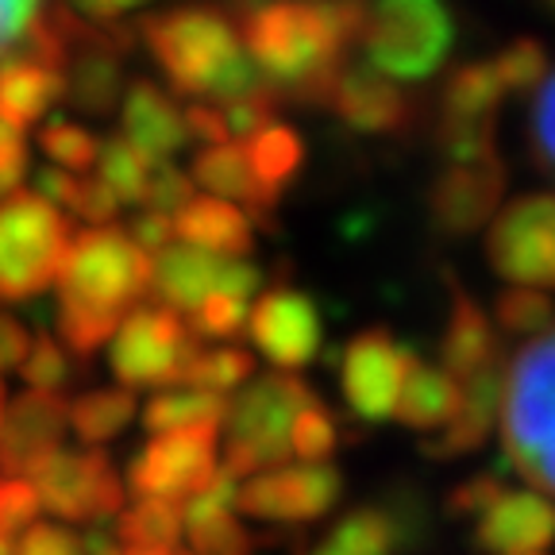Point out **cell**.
I'll return each instance as SVG.
<instances>
[{"label":"cell","mask_w":555,"mask_h":555,"mask_svg":"<svg viewBox=\"0 0 555 555\" xmlns=\"http://www.w3.org/2000/svg\"><path fill=\"white\" fill-rule=\"evenodd\" d=\"M66 413L74 436L86 448H101V443L116 440L131 425V416L139 413V405H135V393L124 390V386H101V390L81 393Z\"/></svg>","instance_id":"30"},{"label":"cell","mask_w":555,"mask_h":555,"mask_svg":"<svg viewBox=\"0 0 555 555\" xmlns=\"http://www.w3.org/2000/svg\"><path fill=\"white\" fill-rule=\"evenodd\" d=\"M27 173V143L20 131H12L9 124L0 120V197L16 193V185L24 182Z\"/></svg>","instance_id":"52"},{"label":"cell","mask_w":555,"mask_h":555,"mask_svg":"<svg viewBox=\"0 0 555 555\" xmlns=\"http://www.w3.org/2000/svg\"><path fill=\"white\" fill-rule=\"evenodd\" d=\"M274 113H278L274 96H255V101H240V104H228V108H220V116H224V128H228V139L259 135L262 128H270V124H274Z\"/></svg>","instance_id":"50"},{"label":"cell","mask_w":555,"mask_h":555,"mask_svg":"<svg viewBox=\"0 0 555 555\" xmlns=\"http://www.w3.org/2000/svg\"><path fill=\"white\" fill-rule=\"evenodd\" d=\"M185 532H190L193 555H251L255 552V540H251V532H247V525H240L232 513L185 525Z\"/></svg>","instance_id":"44"},{"label":"cell","mask_w":555,"mask_h":555,"mask_svg":"<svg viewBox=\"0 0 555 555\" xmlns=\"http://www.w3.org/2000/svg\"><path fill=\"white\" fill-rule=\"evenodd\" d=\"M27 347H31V332L0 305V371H20Z\"/></svg>","instance_id":"57"},{"label":"cell","mask_w":555,"mask_h":555,"mask_svg":"<svg viewBox=\"0 0 555 555\" xmlns=\"http://www.w3.org/2000/svg\"><path fill=\"white\" fill-rule=\"evenodd\" d=\"M182 116H185L190 139H197V143H205V147L232 143V139H228V128H224V116H220V108H212V104H190Z\"/></svg>","instance_id":"55"},{"label":"cell","mask_w":555,"mask_h":555,"mask_svg":"<svg viewBox=\"0 0 555 555\" xmlns=\"http://www.w3.org/2000/svg\"><path fill=\"white\" fill-rule=\"evenodd\" d=\"M247 317H251V301L232 294H212L193 312L190 332L197 339H235L247 332Z\"/></svg>","instance_id":"43"},{"label":"cell","mask_w":555,"mask_h":555,"mask_svg":"<svg viewBox=\"0 0 555 555\" xmlns=\"http://www.w3.org/2000/svg\"><path fill=\"white\" fill-rule=\"evenodd\" d=\"M366 4H240L232 20L278 101L324 108L356 47Z\"/></svg>","instance_id":"1"},{"label":"cell","mask_w":555,"mask_h":555,"mask_svg":"<svg viewBox=\"0 0 555 555\" xmlns=\"http://www.w3.org/2000/svg\"><path fill=\"white\" fill-rule=\"evenodd\" d=\"M66 401L54 393L24 390L0 416V478H24L62 448L69 428Z\"/></svg>","instance_id":"17"},{"label":"cell","mask_w":555,"mask_h":555,"mask_svg":"<svg viewBox=\"0 0 555 555\" xmlns=\"http://www.w3.org/2000/svg\"><path fill=\"white\" fill-rule=\"evenodd\" d=\"M4 405H9V398H4V378H0V416H4Z\"/></svg>","instance_id":"59"},{"label":"cell","mask_w":555,"mask_h":555,"mask_svg":"<svg viewBox=\"0 0 555 555\" xmlns=\"http://www.w3.org/2000/svg\"><path fill=\"white\" fill-rule=\"evenodd\" d=\"M490 363H502V336H498L490 312L467 289L451 282V312L440 336V363L436 366L455 382H467L470 374Z\"/></svg>","instance_id":"23"},{"label":"cell","mask_w":555,"mask_h":555,"mask_svg":"<svg viewBox=\"0 0 555 555\" xmlns=\"http://www.w3.org/2000/svg\"><path fill=\"white\" fill-rule=\"evenodd\" d=\"M173 240L217 259H247L255 251V224L243 208L217 197H193L173 217Z\"/></svg>","instance_id":"25"},{"label":"cell","mask_w":555,"mask_h":555,"mask_svg":"<svg viewBox=\"0 0 555 555\" xmlns=\"http://www.w3.org/2000/svg\"><path fill=\"white\" fill-rule=\"evenodd\" d=\"M324 108H332L339 124L356 135H401L416 116L409 93L378 78L363 62H344Z\"/></svg>","instance_id":"18"},{"label":"cell","mask_w":555,"mask_h":555,"mask_svg":"<svg viewBox=\"0 0 555 555\" xmlns=\"http://www.w3.org/2000/svg\"><path fill=\"white\" fill-rule=\"evenodd\" d=\"M494 321L509 336L537 339L555 324V301L537 289H502L494 301Z\"/></svg>","instance_id":"39"},{"label":"cell","mask_w":555,"mask_h":555,"mask_svg":"<svg viewBox=\"0 0 555 555\" xmlns=\"http://www.w3.org/2000/svg\"><path fill=\"white\" fill-rule=\"evenodd\" d=\"M228 421V398L201 390H163L143 405V428L151 436L190 433V428H220Z\"/></svg>","instance_id":"29"},{"label":"cell","mask_w":555,"mask_h":555,"mask_svg":"<svg viewBox=\"0 0 555 555\" xmlns=\"http://www.w3.org/2000/svg\"><path fill=\"white\" fill-rule=\"evenodd\" d=\"M529 151H532V163H537L547 178H555V69H547L544 86L532 96Z\"/></svg>","instance_id":"46"},{"label":"cell","mask_w":555,"mask_h":555,"mask_svg":"<svg viewBox=\"0 0 555 555\" xmlns=\"http://www.w3.org/2000/svg\"><path fill=\"white\" fill-rule=\"evenodd\" d=\"M486 262L513 289H555V193L513 197L486 232Z\"/></svg>","instance_id":"9"},{"label":"cell","mask_w":555,"mask_h":555,"mask_svg":"<svg viewBox=\"0 0 555 555\" xmlns=\"http://www.w3.org/2000/svg\"><path fill=\"white\" fill-rule=\"evenodd\" d=\"M190 201H193L190 173L178 170L173 163L151 166V182H147V193H143V208H147V212H158V217L173 220Z\"/></svg>","instance_id":"47"},{"label":"cell","mask_w":555,"mask_h":555,"mask_svg":"<svg viewBox=\"0 0 555 555\" xmlns=\"http://www.w3.org/2000/svg\"><path fill=\"white\" fill-rule=\"evenodd\" d=\"M339 448V421L321 398L312 401L309 409H301L289 428V455L312 467V463H328Z\"/></svg>","instance_id":"40"},{"label":"cell","mask_w":555,"mask_h":555,"mask_svg":"<svg viewBox=\"0 0 555 555\" xmlns=\"http://www.w3.org/2000/svg\"><path fill=\"white\" fill-rule=\"evenodd\" d=\"M220 433L217 428H190V433L151 436L131 455L124 486L139 498L158 502H190L201 486L220 470Z\"/></svg>","instance_id":"11"},{"label":"cell","mask_w":555,"mask_h":555,"mask_svg":"<svg viewBox=\"0 0 555 555\" xmlns=\"http://www.w3.org/2000/svg\"><path fill=\"white\" fill-rule=\"evenodd\" d=\"M143 43L163 66L173 93L208 101L212 86L243 54L240 27L224 9H170L143 16Z\"/></svg>","instance_id":"5"},{"label":"cell","mask_w":555,"mask_h":555,"mask_svg":"<svg viewBox=\"0 0 555 555\" xmlns=\"http://www.w3.org/2000/svg\"><path fill=\"white\" fill-rule=\"evenodd\" d=\"M317 401L297 374H262L235 401H228V443L220 467L232 478L262 475L289 460V428L297 413Z\"/></svg>","instance_id":"6"},{"label":"cell","mask_w":555,"mask_h":555,"mask_svg":"<svg viewBox=\"0 0 555 555\" xmlns=\"http://www.w3.org/2000/svg\"><path fill=\"white\" fill-rule=\"evenodd\" d=\"M378 505H382V513L390 517L401 552H413V547L425 544L428 529H433V509H428V502L421 498V490H413V486H393Z\"/></svg>","instance_id":"42"},{"label":"cell","mask_w":555,"mask_h":555,"mask_svg":"<svg viewBox=\"0 0 555 555\" xmlns=\"http://www.w3.org/2000/svg\"><path fill=\"white\" fill-rule=\"evenodd\" d=\"M344 498V475L332 463H297L247 478L235 494V509L270 525H312L328 517Z\"/></svg>","instance_id":"14"},{"label":"cell","mask_w":555,"mask_h":555,"mask_svg":"<svg viewBox=\"0 0 555 555\" xmlns=\"http://www.w3.org/2000/svg\"><path fill=\"white\" fill-rule=\"evenodd\" d=\"M251 378H255L251 351H243V347H212V351H205V347H201V356L193 359L182 386L185 390L224 398L228 390H235V386H243V382H251Z\"/></svg>","instance_id":"36"},{"label":"cell","mask_w":555,"mask_h":555,"mask_svg":"<svg viewBox=\"0 0 555 555\" xmlns=\"http://www.w3.org/2000/svg\"><path fill=\"white\" fill-rule=\"evenodd\" d=\"M547 62H552L547 47L532 35H520L490 59V69H494L502 93H537L547 78Z\"/></svg>","instance_id":"37"},{"label":"cell","mask_w":555,"mask_h":555,"mask_svg":"<svg viewBox=\"0 0 555 555\" xmlns=\"http://www.w3.org/2000/svg\"><path fill=\"white\" fill-rule=\"evenodd\" d=\"M552 16H555V4H552Z\"/></svg>","instance_id":"60"},{"label":"cell","mask_w":555,"mask_h":555,"mask_svg":"<svg viewBox=\"0 0 555 555\" xmlns=\"http://www.w3.org/2000/svg\"><path fill=\"white\" fill-rule=\"evenodd\" d=\"M39 494L27 478H0V537L27 532L39 520Z\"/></svg>","instance_id":"48"},{"label":"cell","mask_w":555,"mask_h":555,"mask_svg":"<svg viewBox=\"0 0 555 555\" xmlns=\"http://www.w3.org/2000/svg\"><path fill=\"white\" fill-rule=\"evenodd\" d=\"M39 505L74 525H101L124 513V475L104 448H59L51 460L31 470Z\"/></svg>","instance_id":"10"},{"label":"cell","mask_w":555,"mask_h":555,"mask_svg":"<svg viewBox=\"0 0 555 555\" xmlns=\"http://www.w3.org/2000/svg\"><path fill=\"white\" fill-rule=\"evenodd\" d=\"M243 155H247V166H251L255 182L262 185V193H267L270 201H282L286 185L294 182L305 166V139L297 128L274 120L270 128H262L259 135L247 139Z\"/></svg>","instance_id":"28"},{"label":"cell","mask_w":555,"mask_h":555,"mask_svg":"<svg viewBox=\"0 0 555 555\" xmlns=\"http://www.w3.org/2000/svg\"><path fill=\"white\" fill-rule=\"evenodd\" d=\"M502 448L537 494H555V324L505 366Z\"/></svg>","instance_id":"3"},{"label":"cell","mask_w":555,"mask_h":555,"mask_svg":"<svg viewBox=\"0 0 555 555\" xmlns=\"http://www.w3.org/2000/svg\"><path fill=\"white\" fill-rule=\"evenodd\" d=\"M190 182L205 185L217 201H228V205L240 208L251 217L255 228H274V208L278 201H270L262 193V185L255 182L251 166H247V155H243L240 143H220V147H201V155L193 158V173Z\"/></svg>","instance_id":"26"},{"label":"cell","mask_w":555,"mask_h":555,"mask_svg":"<svg viewBox=\"0 0 555 555\" xmlns=\"http://www.w3.org/2000/svg\"><path fill=\"white\" fill-rule=\"evenodd\" d=\"M502 86H498L490 62H467L448 74L440 89V116L443 120H498L502 104Z\"/></svg>","instance_id":"31"},{"label":"cell","mask_w":555,"mask_h":555,"mask_svg":"<svg viewBox=\"0 0 555 555\" xmlns=\"http://www.w3.org/2000/svg\"><path fill=\"white\" fill-rule=\"evenodd\" d=\"M124 235H128V240L135 243L143 255H158L163 247H170V243H173V220L143 208V212H135V217L128 220Z\"/></svg>","instance_id":"53"},{"label":"cell","mask_w":555,"mask_h":555,"mask_svg":"<svg viewBox=\"0 0 555 555\" xmlns=\"http://www.w3.org/2000/svg\"><path fill=\"white\" fill-rule=\"evenodd\" d=\"M393 552H398V537H393V525L382 513V505H359V509L344 513L332 525V532L317 544L312 555H393Z\"/></svg>","instance_id":"33"},{"label":"cell","mask_w":555,"mask_h":555,"mask_svg":"<svg viewBox=\"0 0 555 555\" xmlns=\"http://www.w3.org/2000/svg\"><path fill=\"white\" fill-rule=\"evenodd\" d=\"M151 294V255L124 228H81L59 274V336L78 359H93L131 309Z\"/></svg>","instance_id":"2"},{"label":"cell","mask_w":555,"mask_h":555,"mask_svg":"<svg viewBox=\"0 0 555 555\" xmlns=\"http://www.w3.org/2000/svg\"><path fill=\"white\" fill-rule=\"evenodd\" d=\"M16 555H86L81 552V537H74L62 525H51V520H35L31 529L20 532Z\"/></svg>","instance_id":"49"},{"label":"cell","mask_w":555,"mask_h":555,"mask_svg":"<svg viewBox=\"0 0 555 555\" xmlns=\"http://www.w3.org/2000/svg\"><path fill=\"white\" fill-rule=\"evenodd\" d=\"M81 20V16H78ZM86 24V20H81ZM62 86H66V101L86 116H108L120 108L124 89V54L116 47L101 43L93 31H81V39L69 47L66 62H62Z\"/></svg>","instance_id":"21"},{"label":"cell","mask_w":555,"mask_h":555,"mask_svg":"<svg viewBox=\"0 0 555 555\" xmlns=\"http://www.w3.org/2000/svg\"><path fill=\"white\" fill-rule=\"evenodd\" d=\"M20 374H24L27 390L54 393V398H62V390L78 378V371H74V363H69V356H66V347H62L59 339H51V336H35L31 339L24 363H20Z\"/></svg>","instance_id":"41"},{"label":"cell","mask_w":555,"mask_h":555,"mask_svg":"<svg viewBox=\"0 0 555 555\" xmlns=\"http://www.w3.org/2000/svg\"><path fill=\"white\" fill-rule=\"evenodd\" d=\"M262 286V270L247 259H217L185 243H170L158 255H151V289L158 294V305L170 312H197L212 294H232L251 301V294Z\"/></svg>","instance_id":"12"},{"label":"cell","mask_w":555,"mask_h":555,"mask_svg":"<svg viewBox=\"0 0 555 555\" xmlns=\"http://www.w3.org/2000/svg\"><path fill=\"white\" fill-rule=\"evenodd\" d=\"M151 166L155 163H147L139 151H131L120 135L101 139V151H96V182L113 193L116 205H143Z\"/></svg>","instance_id":"34"},{"label":"cell","mask_w":555,"mask_h":555,"mask_svg":"<svg viewBox=\"0 0 555 555\" xmlns=\"http://www.w3.org/2000/svg\"><path fill=\"white\" fill-rule=\"evenodd\" d=\"M39 151H43L59 170H66V173L78 178V173H86L96 166L101 139L74 120H51V124L39 128Z\"/></svg>","instance_id":"38"},{"label":"cell","mask_w":555,"mask_h":555,"mask_svg":"<svg viewBox=\"0 0 555 555\" xmlns=\"http://www.w3.org/2000/svg\"><path fill=\"white\" fill-rule=\"evenodd\" d=\"M78 185H81V178H74V173L59 170V166H43V170H35V190L31 193H39L47 205H54L62 212V208H74V201H78Z\"/></svg>","instance_id":"54"},{"label":"cell","mask_w":555,"mask_h":555,"mask_svg":"<svg viewBox=\"0 0 555 555\" xmlns=\"http://www.w3.org/2000/svg\"><path fill=\"white\" fill-rule=\"evenodd\" d=\"M62 66L27 59L20 51H9L0 59V120L12 131H27L39 124L54 104L62 101Z\"/></svg>","instance_id":"24"},{"label":"cell","mask_w":555,"mask_h":555,"mask_svg":"<svg viewBox=\"0 0 555 555\" xmlns=\"http://www.w3.org/2000/svg\"><path fill=\"white\" fill-rule=\"evenodd\" d=\"M475 547L482 555H552L555 502L537 490H505L475 520Z\"/></svg>","instance_id":"19"},{"label":"cell","mask_w":555,"mask_h":555,"mask_svg":"<svg viewBox=\"0 0 555 555\" xmlns=\"http://www.w3.org/2000/svg\"><path fill=\"white\" fill-rule=\"evenodd\" d=\"M460 24L455 12L436 4V0H386L366 9L359 27V51L363 66L374 69L386 81H433L443 69V62L455 51Z\"/></svg>","instance_id":"4"},{"label":"cell","mask_w":555,"mask_h":555,"mask_svg":"<svg viewBox=\"0 0 555 555\" xmlns=\"http://www.w3.org/2000/svg\"><path fill=\"white\" fill-rule=\"evenodd\" d=\"M201 356V339L178 312L163 305H135L113 336L108 366L124 390H173Z\"/></svg>","instance_id":"8"},{"label":"cell","mask_w":555,"mask_h":555,"mask_svg":"<svg viewBox=\"0 0 555 555\" xmlns=\"http://www.w3.org/2000/svg\"><path fill=\"white\" fill-rule=\"evenodd\" d=\"M120 128L124 143L147 158V163H170L178 151L190 143L182 108L163 86L147 78H135L124 89L120 101Z\"/></svg>","instance_id":"20"},{"label":"cell","mask_w":555,"mask_h":555,"mask_svg":"<svg viewBox=\"0 0 555 555\" xmlns=\"http://www.w3.org/2000/svg\"><path fill=\"white\" fill-rule=\"evenodd\" d=\"M74 228L39 193L16 190L0 201V297L31 301L59 282Z\"/></svg>","instance_id":"7"},{"label":"cell","mask_w":555,"mask_h":555,"mask_svg":"<svg viewBox=\"0 0 555 555\" xmlns=\"http://www.w3.org/2000/svg\"><path fill=\"white\" fill-rule=\"evenodd\" d=\"M43 4H20V0H0V59L24 39V31L35 24Z\"/></svg>","instance_id":"56"},{"label":"cell","mask_w":555,"mask_h":555,"mask_svg":"<svg viewBox=\"0 0 555 555\" xmlns=\"http://www.w3.org/2000/svg\"><path fill=\"white\" fill-rule=\"evenodd\" d=\"M455 413H460V382L421 356L409 359L393 421L405 425L409 433H436V428H448Z\"/></svg>","instance_id":"27"},{"label":"cell","mask_w":555,"mask_h":555,"mask_svg":"<svg viewBox=\"0 0 555 555\" xmlns=\"http://www.w3.org/2000/svg\"><path fill=\"white\" fill-rule=\"evenodd\" d=\"M509 185V170L502 158L486 166H448L428 190V220L448 240L475 235L498 217Z\"/></svg>","instance_id":"16"},{"label":"cell","mask_w":555,"mask_h":555,"mask_svg":"<svg viewBox=\"0 0 555 555\" xmlns=\"http://www.w3.org/2000/svg\"><path fill=\"white\" fill-rule=\"evenodd\" d=\"M433 147L448 166H486L498 158V120H443L436 116Z\"/></svg>","instance_id":"35"},{"label":"cell","mask_w":555,"mask_h":555,"mask_svg":"<svg viewBox=\"0 0 555 555\" xmlns=\"http://www.w3.org/2000/svg\"><path fill=\"white\" fill-rule=\"evenodd\" d=\"M0 555H16V544L9 537H0Z\"/></svg>","instance_id":"58"},{"label":"cell","mask_w":555,"mask_h":555,"mask_svg":"<svg viewBox=\"0 0 555 555\" xmlns=\"http://www.w3.org/2000/svg\"><path fill=\"white\" fill-rule=\"evenodd\" d=\"M413 356V347L398 344L390 328L356 332L344 344V351H339V393H344V405L363 425L390 421Z\"/></svg>","instance_id":"13"},{"label":"cell","mask_w":555,"mask_h":555,"mask_svg":"<svg viewBox=\"0 0 555 555\" xmlns=\"http://www.w3.org/2000/svg\"><path fill=\"white\" fill-rule=\"evenodd\" d=\"M116 540L128 547H143V552H173L178 540L185 537L182 525V505L178 502H158V498H139L135 505L116 517Z\"/></svg>","instance_id":"32"},{"label":"cell","mask_w":555,"mask_h":555,"mask_svg":"<svg viewBox=\"0 0 555 555\" xmlns=\"http://www.w3.org/2000/svg\"><path fill=\"white\" fill-rule=\"evenodd\" d=\"M505 490H509V486H505V470H478V475L463 478L460 486H451L443 513H448L451 520H478Z\"/></svg>","instance_id":"45"},{"label":"cell","mask_w":555,"mask_h":555,"mask_svg":"<svg viewBox=\"0 0 555 555\" xmlns=\"http://www.w3.org/2000/svg\"><path fill=\"white\" fill-rule=\"evenodd\" d=\"M502 386H505V366L490 363L478 374H470L467 382H460V413L451 416V425L443 433H436L428 443H421L428 460L448 463L478 451L490 433H494V421L502 413Z\"/></svg>","instance_id":"22"},{"label":"cell","mask_w":555,"mask_h":555,"mask_svg":"<svg viewBox=\"0 0 555 555\" xmlns=\"http://www.w3.org/2000/svg\"><path fill=\"white\" fill-rule=\"evenodd\" d=\"M247 332H251V344L259 347V356L274 363L278 374H297L321 356L324 347L321 305L312 301L305 289L274 286L251 305Z\"/></svg>","instance_id":"15"},{"label":"cell","mask_w":555,"mask_h":555,"mask_svg":"<svg viewBox=\"0 0 555 555\" xmlns=\"http://www.w3.org/2000/svg\"><path fill=\"white\" fill-rule=\"evenodd\" d=\"M69 212H74V217H81V220H89V228H113L120 205H116V197L104 190L96 178H81L78 201H74V208H69Z\"/></svg>","instance_id":"51"}]
</instances>
